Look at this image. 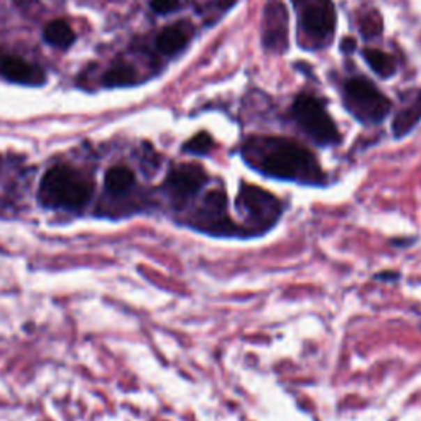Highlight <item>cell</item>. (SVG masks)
I'll list each match as a JSON object with an SVG mask.
<instances>
[{"label": "cell", "instance_id": "6da1fadb", "mask_svg": "<svg viewBox=\"0 0 421 421\" xmlns=\"http://www.w3.org/2000/svg\"><path fill=\"white\" fill-rule=\"evenodd\" d=\"M242 157L254 170L275 180L305 186H323L326 181L314 155L291 140L254 137L245 141Z\"/></svg>", "mask_w": 421, "mask_h": 421}, {"label": "cell", "instance_id": "7a4b0ae2", "mask_svg": "<svg viewBox=\"0 0 421 421\" xmlns=\"http://www.w3.org/2000/svg\"><path fill=\"white\" fill-rule=\"evenodd\" d=\"M93 185L75 168L56 164L45 173L40 183L38 199L53 213L81 216L93 203Z\"/></svg>", "mask_w": 421, "mask_h": 421}, {"label": "cell", "instance_id": "3957f363", "mask_svg": "<svg viewBox=\"0 0 421 421\" xmlns=\"http://www.w3.org/2000/svg\"><path fill=\"white\" fill-rule=\"evenodd\" d=\"M183 226L203 232L213 237L224 239H245L240 226L229 216V199L226 191L221 187L206 191L196 198L193 204L181 216Z\"/></svg>", "mask_w": 421, "mask_h": 421}, {"label": "cell", "instance_id": "277c9868", "mask_svg": "<svg viewBox=\"0 0 421 421\" xmlns=\"http://www.w3.org/2000/svg\"><path fill=\"white\" fill-rule=\"evenodd\" d=\"M236 209L244 219L245 239L272 231L283 216V203L275 194L254 185H242L236 199Z\"/></svg>", "mask_w": 421, "mask_h": 421}, {"label": "cell", "instance_id": "5b68a950", "mask_svg": "<svg viewBox=\"0 0 421 421\" xmlns=\"http://www.w3.org/2000/svg\"><path fill=\"white\" fill-rule=\"evenodd\" d=\"M206 183L208 175L199 164L194 163L178 164L168 173L163 183V193L176 217H181L183 213L194 203Z\"/></svg>", "mask_w": 421, "mask_h": 421}, {"label": "cell", "instance_id": "8992f818", "mask_svg": "<svg viewBox=\"0 0 421 421\" xmlns=\"http://www.w3.org/2000/svg\"><path fill=\"white\" fill-rule=\"evenodd\" d=\"M344 104L359 122L378 123L390 112V100L365 77H354L344 86Z\"/></svg>", "mask_w": 421, "mask_h": 421}, {"label": "cell", "instance_id": "52a82bcc", "mask_svg": "<svg viewBox=\"0 0 421 421\" xmlns=\"http://www.w3.org/2000/svg\"><path fill=\"white\" fill-rule=\"evenodd\" d=\"M293 116L305 134L318 145H334L339 141L336 123L324 105L313 95H300L293 104Z\"/></svg>", "mask_w": 421, "mask_h": 421}, {"label": "cell", "instance_id": "ba28073f", "mask_svg": "<svg viewBox=\"0 0 421 421\" xmlns=\"http://www.w3.org/2000/svg\"><path fill=\"white\" fill-rule=\"evenodd\" d=\"M300 30L313 47L328 43L336 26V10L331 0H293Z\"/></svg>", "mask_w": 421, "mask_h": 421}, {"label": "cell", "instance_id": "9c48e42d", "mask_svg": "<svg viewBox=\"0 0 421 421\" xmlns=\"http://www.w3.org/2000/svg\"><path fill=\"white\" fill-rule=\"evenodd\" d=\"M262 40L265 48L283 53L288 48V12L280 0H270L263 10Z\"/></svg>", "mask_w": 421, "mask_h": 421}, {"label": "cell", "instance_id": "30bf717a", "mask_svg": "<svg viewBox=\"0 0 421 421\" xmlns=\"http://www.w3.org/2000/svg\"><path fill=\"white\" fill-rule=\"evenodd\" d=\"M0 75L7 77L8 81L20 82V84H40L45 81V75L40 68L17 56L0 58Z\"/></svg>", "mask_w": 421, "mask_h": 421}, {"label": "cell", "instance_id": "8fae6325", "mask_svg": "<svg viewBox=\"0 0 421 421\" xmlns=\"http://www.w3.org/2000/svg\"><path fill=\"white\" fill-rule=\"evenodd\" d=\"M420 121H421V91L408 104V107H405L404 111L398 112L395 118H393V123H392L393 135H395L397 139L405 137L406 134H410L413 127L418 125Z\"/></svg>", "mask_w": 421, "mask_h": 421}, {"label": "cell", "instance_id": "7c38bea8", "mask_svg": "<svg viewBox=\"0 0 421 421\" xmlns=\"http://www.w3.org/2000/svg\"><path fill=\"white\" fill-rule=\"evenodd\" d=\"M43 36L45 40L48 41L49 45L56 48H70L72 43H75V31L70 25L66 24L65 20H53L45 26L43 30Z\"/></svg>", "mask_w": 421, "mask_h": 421}, {"label": "cell", "instance_id": "4fadbf2b", "mask_svg": "<svg viewBox=\"0 0 421 421\" xmlns=\"http://www.w3.org/2000/svg\"><path fill=\"white\" fill-rule=\"evenodd\" d=\"M187 43V33L181 26H168L157 38V48L163 54H175L181 52Z\"/></svg>", "mask_w": 421, "mask_h": 421}, {"label": "cell", "instance_id": "5bb4252c", "mask_svg": "<svg viewBox=\"0 0 421 421\" xmlns=\"http://www.w3.org/2000/svg\"><path fill=\"white\" fill-rule=\"evenodd\" d=\"M364 58L367 61V65L372 68V71H375V75H378L381 77H390L395 75L397 63L390 54H385L381 49L365 48Z\"/></svg>", "mask_w": 421, "mask_h": 421}, {"label": "cell", "instance_id": "9a60e30c", "mask_svg": "<svg viewBox=\"0 0 421 421\" xmlns=\"http://www.w3.org/2000/svg\"><path fill=\"white\" fill-rule=\"evenodd\" d=\"M137 79V72L130 66H116L109 70L104 76V84L107 88H123V86L134 84Z\"/></svg>", "mask_w": 421, "mask_h": 421}, {"label": "cell", "instance_id": "2e32d148", "mask_svg": "<svg viewBox=\"0 0 421 421\" xmlns=\"http://www.w3.org/2000/svg\"><path fill=\"white\" fill-rule=\"evenodd\" d=\"M383 30V20L378 12H369L367 15L362 18L360 22V33H362L364 38L372 40L375 36H378Z\"/></svg>", "mask_w": 421, "mask_h": 421}, {"label": "cell", "instance_id": "e0dca14e", "mask_svg": "<svg viewBox=\"0 0 421 421\" xmlns=\"http://www.w3.org/2000/svg\"><path fill=\"white\" fill-rule=\"evenodd\" d=\"M214 141L210 139L209 134L206 132H199L198 135H194L193 139L187 140L185 144V152L193 155H206L209 153V150L213 148Z\"/></svg>", "mask_w": 421, "mask_h": 421}, {"label": "cell", "instance_id": "ac0fdd59", "mask_svg": "<svg viewBox=\"0 0 421 421\" xmlns=\"http://www.w3.org/2000/svg\"><path fill=\"white\" fill-rule=\"evenodd\" d=\"M180 7V0H152V8L157 13H170Z\"/></svg>", "mask_w": 421, "mask_h": 421}, {"label": "cell", "instance_id": "d6986e66", "mask_svg": "<svg viewBox=\"0 0 421 421\" xmlns=\"http://www.w3.org/2000/svg\"><path fill=\"white\" fill-rule=\"evenodd\" d=\"M355 47H357V43H355V40L354 38H344L342 40V43H341V49L344 53H352L355 49Z\"/></svg>", "mask_w": 421, "mask_h": 421}]
</instances>
